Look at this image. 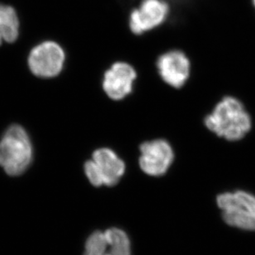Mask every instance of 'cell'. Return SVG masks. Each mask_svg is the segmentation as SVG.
I'll return each mask as SVG.
<instances>
[{"label": "cell", "instance_id": "cell-3", "mask_svg": "<svg viewBox=\"0 0 255 255\" xmlns=\"http://www.w3.org/2000/svg\"><path fill=\"white\" fill-rule=\"evenodd\" d=\"M66 59L65 50L59 42L54 40H44L34 45L29 51L27 68L34 76L51 80L63 72Z\"/></svg>", "mask_w": 255, "mask_h": 255}, {"label": "cell", "instance_id": "cell-10", "mask_svg": "<svg viewBox=\"0 0 255 255\" xmlns=\"http://www.w3.org/2000/svg\"><path fill=\"white\" fill-rule=\"evenodd\" d=\"M140 166L148 175H164L173 159V149L164 140L144 142L140 145Z\"/></svg>", "mask_w": 255, "mask_h": 255}, {"label": "cell", "instance_id": "cell-1", "mask_svg": "<svg viewBox=\"0 0 255 255\" xmlns=\"http://www.w3.org/2000/svg\"><path fill=\"white\" fill-rule=\"evenodd\" d=\"M206 127L220 137L231 141L241 140L251 130L252 121L243 103L233 96H225L205 118Z\"/></svg>", "mask_w": 255, "mask_h": 255}, {"label": "cell", "instance_id": "cell-8", "mask_svg": "<svg viewBox=\"0 0 255 255\" xmlns=\"http://www.w3.org/2000/svg\"><path fill=\"white\" fill-rule=\"evenodd\" d=\"M137 78V70L131 64L119 60L105 70L102 87L109 99L121 101L131 94Z\"/></svg>", "mask_w": 255, "mask_h": 255}, {"label": "cell", "instance_id": "cell-2", "mask_svg": "<svg viewBox=\"0 0 255 255\" xmlns=\"http://www.w3.org/2000/svg\"><path fill=\"white\" fill-rule=\"evenodd\" d=\"M31 159L32 146L27 131L21 126H11L0 140V166L8 175H19Z\"/></svg>", "mask_w": 255, "mask_h": 255}, {"label": "cell", "instance_id": "cell-4", "mask_svg": "<svg viewBox=\"0 0 255 255\" xmlns=\"http://www.w3.org/2000/svg\"><path fill=\"white\" fill-rule=\"evenodd\" d=\"M217 205L225 222L231 227L255 231V197L244 191L218 196Z\"/></svg>", "mask_w": 255, "mask_h": 255}, {"label": "cell", "instance_id": "cell-7", "mask_svg": "<svg viewBox=\"0 0 255 255\" xmlns=\"http://www.w3.org/2000/svg\"><path fill=\"white\" fill-rule=\"evenodd\" d=\"M155 66L160 80L173 89H182L190 80V58L179 49H172L159 55Z\"/></svg>", "mask_w": 255, "mask_h": 255}, {"label": "cell", "instance_id": "cell-6", "mask_svg": "<svg viewBox=\"0 0 255 255\" xmlns=\"http://www.w3.org/2000/svg\"><path fill=\"white\" fill-rule=\"evenodd\" d=\"M170 14V6L166 0H141L130 11L128 26L136 36L158 28L166 22Z\"/></svg>", "mask_w": 255, "mask_h": 255}, {"label": "cell", "instance_id": "cell-5", "mask_svg": "<svg viewBox=\"0 0 255 255\" xmlns=\"http://www.w3.org/2000/svg\"><path fill=\"white\" fill-rule=\"evenodd\" d=\"M85 171L93 185L114 186L125 173V164L111 149H97L93 159L86 162Z\"/></svg>", "mask_w": 255, "mask_h": 255}, {"label": "cell", "instance_id": "cell-12", "mask_svg": "<svg viewBox=\"0 0 255 255\" xmlns=\"http://www.w3.org/2000/svg\"><path fill=\"white\" fill-rule=\"evenodd\" d=\"M251 2H252V5H253V7H255V0H251Z\"/></svg>", "mask_w": 255, "mask_h": 255}, {"label": "cell", "instance_id": "cell-9", "mask_svg": "<svg viewBox=\"0 0 255 255\" xmlns=\"http://www.w3.org/2000/svg\"><path fill=\"white\" fill-rule=\"evenodd\" d=\"M84 255H131L130 241L120 229L97 231L87 240Z\"/></svg>", "mask_w": 255, "mask_h": 255}, {"label": "cell", "instance_id": "cell-11", "mask_svg": "<svg viewBox=\"0 0 255 255\" xmlns=\"http://www.w3.org/2000/svg\"><path fill=\"white\" fill-rule=\"evenodd\" d=\"M21 32V22L17 10L11 5L0 3V46L14 43Z\"/></svg>", "mask_w": 255, "mask_h": 255}]
</instances>
